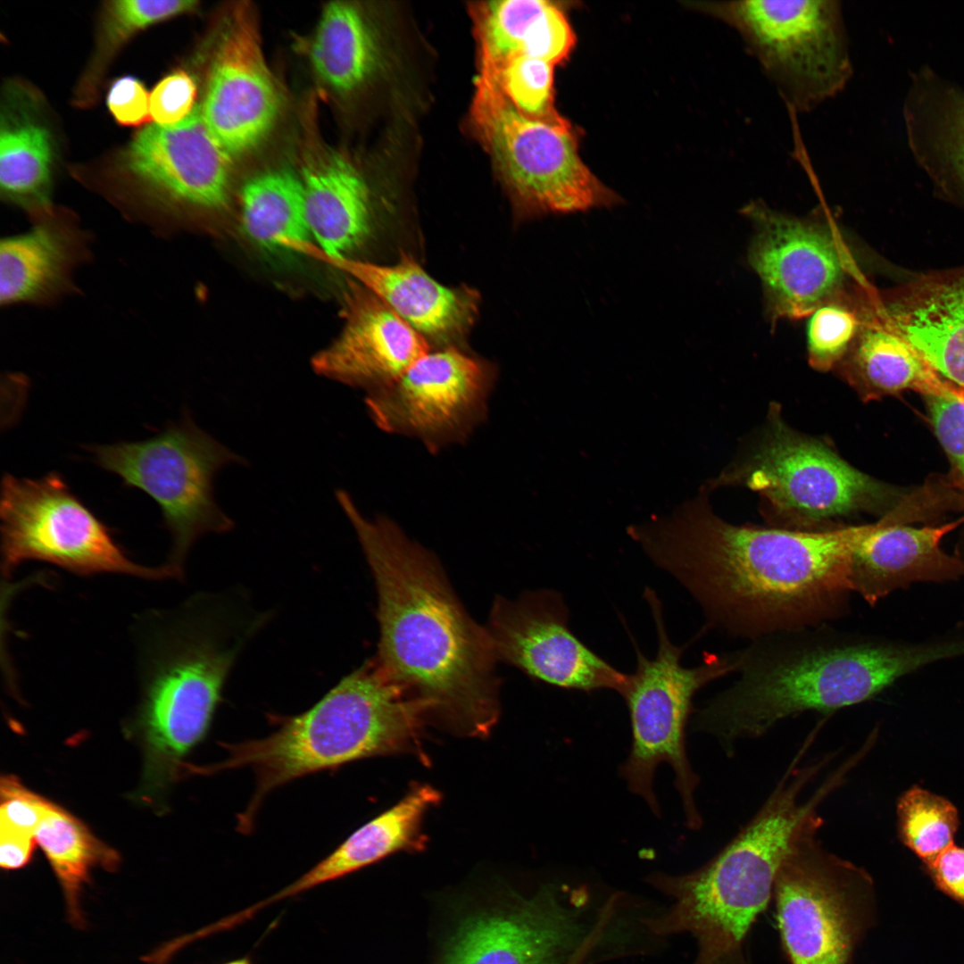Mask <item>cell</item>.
Instances as JSON below:
<instances>
[{"instance_id": "cell-42", "label": "cell", "mask_w": 964, "mask_h": 964, "mask_svg": "<svg viewBox=\"0 0 964 964\" xmlns=\"http://www.w3.org/2000/svg\"><path fill=\"white\" fill-rule=\"evenodd\" d=\"M924 864L935 885L964 905V848L953 844Z\"/></svg>"}, {"instance_id": "cell-40", "label": "cell", "mask_w": 964, "mask_h": 964, "mask_svg": "<svg viewBox=\"0 0 964 964\" xmlns=\"http://www.w3.org/2000/svg\"><path fill=\"white\" fill-rule=\"evenodd\" d=\"M197 87L186 71L178 70L162 79L149 95L151 119L159 125H173L194 111Z\"/></svg>"}, {"instance_id": "cell-14", "label": "cell", "mask_w": 964, "mask_h": 964, "mask_svg": "<svg viewBox=\"0 0 964 964\" xmlns=\"http://www.w3.org/2000/svg\"><path fill=\"white\" fill-rule=\"evenodd\" d=\"M753 234L748 260L758 275L772 321L809 316L849 285L866 280L827 220L798 218L762 201L743 208Z\"/></svg>"}, {"instance_id": "cell-21", "label": "cell", "mask_w": 964, "mask_h": 964, "mask_svg": "<svg viewBox=\"0 0 964 964\" xmlns=\"http://www.w3.org/2000/svg\"><path fill=\"white\" fill-rule=\"evenodd\" d=\"M293 252L344 272L425 337L440 342L457 339L471 328L478 314L477 292L440 284L408 254L395 264L381 265L327 253L312 241L297 244Z\"/></svg>"}, {"instance_id": "cell-48", "label": "cell", "mask_w": 964, "mask_h": 964, "mask_svg": "<svg viewBox=\"0 0 964 964\" xmlns=\"http://www.w3.org/2000/svg\"><path fill=\"white\" fill-rule=\"evenodd\" d=\"M961 519H962V520L964 521V517H962Z\"/></svg>"}, {"instance_id": "cell-16", "label": "cell", "mask_w": 964, "mask_h": 964, "mask_svg": "<svg viewBox=\"0 0 964 964\" xmlns=\"http://www.w3.org/2000/svg\"><path fill=\"white\" fill-rule=\"evenodd\" d=\"M569 619L561 594L540 589L516 599L495 598L486 629L497 661L553 686L584 692L609 689L622 696L630 674L586 646L569 628Z\"/></svg>"}, {"instance_id": "cell-25", "label": "cell", "mask_w": 964, "mask_h": 964, "mask_svg": "<svg viewBox=\"0 0 964 964\" xmlns=\"http://www.w3.org/2000/svg\"><path fill=\"white\" fill-rule=\"evenodd\" d=\"M37 220L29 231L1 241L3 304L54 299L71 288V272L86 257V234L76 221L54 211Z\"/></svg>"}, {"instance_id": "cell-34", "label": "cell", "mask_w": 964, "mask_h": 964, "mask_svg": "<svg viewBox=\"0 0 964 964\" xmlns=\"http://www.w3.org/2000/svg\"><path fill=\"white\" fill-rule=\"evenodd\" d=\"M874 288L867 279L854 282L809 315L807 350L809 362L814 369L832 370L846 355L859 332Z\"/></svg>"}, {"instance_id": "cell-15", "label": "cell", "mask_w": 964, "mask_h": 964, "mask_svg": "<svg viewBox=\"0 0 964 964\" xmlns=\"http://www.w3.org/2000/svg\"><path fill=\"white\" fill-rule=\"evenodd\" d=\"M493 379L486 362L448 346L428 352L365 403L380 429L417 437L436 452L462 442L485 419Z\"/></svg>"}, {"instance_id": "cell-47", "label": "cell", "mask_w": 964, "mask_h": 964, "mask_svg": "<svg viewBox=\"0 0 964 964\" xmlns=\"http://www.w3.org/2000/svg\"><path fill=\"white\" fill-rule=\"evenodd\" d=\"M955 387H956V390H957V392H958V393H959V394H960V395H961L962 397H964V388H962V387H958V386H955Z\"/></svg>"}, {"instance_id": "cell-3", "label": "cell", "mask_w": 964, "mask_h": 964, "mask_svg": "<svg viewBox=\"0 0 964 964\" xmlns=\"http://www.w3.org/2000/svg\"><path fill=\"white\" fill-rule=\"evenodd\" d=\"M828 625L770 635L737 652L736 679L695 713L694 728L725 750L804 711L829 713L877 695L939 656Z\"/></svg>"}, {"instance_id": "cell-41", "label": "cell", "mask_w": 964, "mask_h": 964, "mask_svg": "<svg viewBox=\"0 0 964 964\" xmlns=\"http://www.w3.org/2000/svg\"><path fill=\"white\" fill-rule=\"evenodd\" d=\"M107 106L115 121L122 126H139L151 119L146 88L131 76L113 81L108 91Z\"/></svg>"}, {"instance_id": "cell-24", "label": "cell", "mask_w": 964, "mask_h": 964, "mask_svg": "<svg viewBox=\"0 0 964 964\" xmlns=\"http://www.w3.org/2000/svg\"><path fill=\"white\" fill-rule=\"evenodd\" d=\"M909 147L935 191L964 209V88L925 66L903 105Z\"/></svg>"}, {"instance_id": "cell-27", "label": "cell", "mask_w": 964, "mask_h": 964, "mask_svg": "<svg viewBox=\"0 0 964 964\" xmlns=\"http://www.w3.org/2000/svg\"><path fill=\"white\" fill-rule=\"evenodd\" d=\"M440 800L430 785L412 788L400 802L350 835L332 852L292 884L261 902L265 908L345 877L402 850H420L427 810Z\"/></svg>"}, {"instance_id": "cell-12", "label": "cell", "mask_w": 964, "mask_h": 964, "mask_svg": "<svg viewBox=\"0 0 964 964\" xmlns=\"http://www.w3.org/2000/svg\"><path fill=\"white\" fill-rule=\"evenodd\" d=\"M2 572L29 561L71 573L127 575L149 580L178 578L167 564L132 561L111 529L52 471L38 478L4 473L0 496Z\"/></svg>"}, {"instance_id": "cell-4", "label": "cell", "mask_w": 964, "mask_h": 964, "mask_svg": "<svg viewBox=\"0 0 964 964\" xmlns=\"http://www.w3.org/2000/svg\"><path fill=\"white\" fill-rule=\"evenodd\" d=\"M221 599L198 594L150 610L132 626L145 778L164 785L206 735L225 681L263 619L240 617Z\"/></svg>"}, {"instance_id": "cell-35", "label": "cell", "mask_w": 964, "mask_h": 964, "mask_svg": "<svg viewBox=\"0 0 964 964\" xmlns=\"http://www.w3.org/2000/svg\"><path fill=\"white\" fill-rule=\"evenodd\" d=\"M196 4L197 2L190 0L109 2L103 13L94 58L80 85L79 100L84 104L92 101L106 64L133 35L149 26L191 12Z\"/></svg>"}, {"instance_id": "cell-37", "label": "cell", "mask_w": 964, "mask_h": 964, "mask_svg": "<svg viewBox=\"0 0 964 964\" xmlns=\"http://www.w3.org/2000/svg\"><path fill=\"white\" fill-rule=\"evenodd\" d=\"M554 65L538 58L514 55L479 72L492 77L509 101L523 114L536 119L559 115L553 106Z\"/></svg>"}, {"instance_id": "cell-11", "label": "cell", "mask_w": 964, "mask_h": 964, "mask_svg": "<svg viewBox=\"0 0 964 964\" xmlns=\"http://www.w3.org/2000/svg\"><path fill=\"white\" fill-rule=\"evenodd\" d=\"M94 461L140 489L159 505L171 547L165 564L178 578L194 543L210 532L230 530L233 521L217 505L215 474L242 459L198 428L188 414L142 441L86 445Z\"/></svg>"}, {"instance_id": "cell-28", "label": "cell", "mask_w": 964, "mask_h": 964, "mask_svg": "<svg viewBox=\"0 0 964 964\" xmlns=\"http://www.w3.org/2000/svg\"><path fill=\"white\" fill-rule=\"evenodd\" d=\"M478 45L479 65L514 55L544 60L553 65L568 58L576 37L556 4L545 0H498L470 6Z\"/></svg>"}, {"instance_id": "cell-23", "label": "cell", "mask_w": 964, "mask_h": 964, "mask_svg": "<svg viewBox=\"0 0 964 964\" xmlns=\"http://www.w3.org/2000/svg\"><path fill=\"white\" fill-rule=\"evenodd\" d=\"M964 521L913 528L895 507L869 529L852 553L850 585L852 593L870 605L890 593L915 582H943L964 577V561L940 547L945 535Z\"/></svg>"}, {"instance_id": "cell-18", "label": "cell", "mask_w": 964, "mask_h": 964, "mask_svg": "<svg viewBox=\"0 0 964 964\" xmlns=\"http://www.w3.org/2000/svg\"><path fill=\"white\" fill-rule=\"evenodd\" d=\"M230 155L195 106L173 125L150 124L138 131L124 156L125 168L164 218L179 206L215 209L229 198Z\"/></svg>"}, {"instance_id": "cell-20", "label": "cell", "mask_w": 964, "mask_h": 964, "mask_svg": "<svg viewBox=\"0 0 964 964\" xmlns=\"http://www.w3.org/2000/svg\"><path fill=\"white\" fill-rule=\"evenodd\" d=\"M341 332L312 360L325 378L379 392L429 352L427 338L363 287L350 280Z\"/></svg>"}, {"instance_id": "cell-29", "label": "cell", "mask_w": 964, "mask_h": 964, "mask_svg": "<svg viewBox=\"0 0 964 964\" xmlns=\"http://www.w3.org/2000/svg\"><path fill=\"white\" fill-rule=\"evenodd\" d=\"M301 178L310 237L325 253L347 255L370 229L365 179L348 159L337 154L305 167Z\"/></svg>"}, {"instance_id": "cell-6", "label": "cell", "mask_w": 964, "mask_h": 964, "mask_svg": "<svg viewBox=\"0 0 964 964\" xmlns=\"http://www.w3.org/2000/svg\"><path fill=\"white\" fill-rule=\"evenodd\" d=\"M428 720L422 705L372 658L306 711L277 716V729L269 735L222 744L225 758L200 770L252 769L255 788L238 826L250 831L262 801L275 789L353 760L414 750Z\"/></svg>"}, {"instance_id": "cell-31", "label": "cell", "mask_w": 964, "mask_h": 964, "mask_svg": "<svg viewBox=\"0 0 964 964\" xmlns=\"http://www.w3.org/2000/svg\"><path fill=\"white\" fill-rule=\"evenodd\" d=\"M37 844L46 856L62 887L68 919L85 927L80 899L93 868L113 871L118 853L94 836L78 819L52 803L35 832Z\"/></svg>"}, {"instance_id": "cell-36", "label": "cell", "mask_w": 964, "mask_h": 964, "mask_svg": "<svg viewBox=\"0 0 964 964\" xmlns=\"http://www.w3.org/2000/svg\"><path fill=\"white\" fill-rule=\"evenodd\" d=\"M897 817L901 841L923 862L953 844L959 813L943 796L914 785L900 797Z\"/></svg>"}, {"instance_id": "cell-44", "label": "cell", "mask_w": 964, "mask_h": 964, "mask_svg": "<svg viewBox=\"0 0 964 964\" xmlns=\"http://www.w3.org/2000/svg\"><path fill=\"white\" fill-rule=\"evenodd\" d=\"M721 964H749V962L740 949L728 956Z\"/></svg>"}, {"instance_id": "cell-2", "label": "cell", "mask_w": 964, "mask_h": 964, "mask_svg": "<svg viewBox=\"0 0 964 964\" xmlns=\"http://www.w3.org/2000/svg\"><path fill=\"white\" fill-rule=\"evenodd\" d=\"M337 498L375 583L377 665L428 720L486 735L499 716L500 681L486 627L466 611L432 553L387 518H364L344 490Z\"/></svg>"}, {"instance_id": "cell-1", "label": "cell", "mask_w": 964, "mask_h": 964, "mask_svg": "<svg viewBox=\"0 0 964 964\" xmlns=\"http://www.w3.org/2000/svg\"><path fill=\"white\" fill-rule=\"evenodd\" d=\"M701 495L628 528L700 606L709 627L750 642L850 612V562L869 524L804 531L736 526Z\"/></svg>"}, {"instance_id": "cell-43", "label": "cell", "mask_w": 964, "mask_h": 964, "mask_svg": "<svg viewBox=\"0 0 964 964\" xmlns=\"http://www.w3.org/2000/svg\"><path fill=\"white\" fill-rule=\"evenodd\" d=\"M36 839L0 831V865L6 870L18 869L27 865L33 853Z\"/></svg>"}, {"instance_id": "cell-19", "label": "cell", "mask_w": 964, "mask_h": 964, "mask_svg": "<svg viewBox=\"0 0 964 964\" xmlns=\"http://www.w3.org/2000/svg\"><path fill=\"white\" fill-rule=\"evenodd\" d=\"M581 915L580 904L544 887L511 910L463 922L443 964H560L585 943Z\"/></svg>"}, {"instance_id": "cell-32", "label": "cell", "mask_w": 964, "mask_h": 964, "mask_svg": "<svg viewBox=\"0 0 964 964\" xmlns=\"http://www.w3.org/2000/svg\"><path fill=\"white\" fill-rule=\"evenodd\" d=\"M52 142L48 130L29 117L4 115L0 133L2 196L36 219L52 212Z\"/></svg>"}, {"instance_id": "cell-7", "label": "cell", "mask_w": 964, "mask_h": 964, "mask_svg": "<svg viewBox=\"0 0 964 964\" xmlns=\"http://www.w3.org/2000/svg\"><path fill=\"white\" fill-rule=\"evenodd\" d=\"M470 114L521 217L569 215L623 203L582 161L572 126L560 114L552 119L523 114L495 80L481 72Z\"/></svg>"}, {"instance_id": "cell-26", "label": "cell", "mask_w": 964, "mask_h": 964, "mask_svg": "<svg viewBox=\"0 0 964 964\" xmlns=\"http://www.w3.org/2000/svg\"><path fill=\"white\" fill-rule=\"evenodd\" d=\"M837 368L864 400L906 390L924 396L939 395L950 386L888 320L877 302L876 288L859 332Z\"/></svg>"}, {"instance_id": "cell-22", "label": "cell", "mask_w": 964, "mask_h": 964, "mask_svg": "<svg viewBox=\"0 0 964 964\" xmlns=\"http://www.w3.org/2000/svg\"><path fill=\"white\" fill-rule=\"evenodd\" d=\"M877 301L933 370L964 388V265L920 273L877 290Z\"/></svg>"}, {"instance_id": "cell-8", "label": "cell", "mask_w": 964, "mask_h": 964, "mask_svg": "<svg viewBox=\"0 0 964 964\" xmlns=\"http://www.w3.org/2000/svg\"><path fill=\"white\" fill-rule=\"evenodd\" d=\"M643 595L655 626L657 651L649 659L635 647L636 669L622 695L630 715L633 741L620 774L629 790L641 796L658 815L653 775L661 763L669 764L675 772V785L683 801L686 823L691 828H699L702 819L694 796L699 778L687 758L686 727L696 693L709 683L735 672L737 652L713 654L699 665L684 667V647L676 645L669 636L658 594L645 587Z\"/></svg>"}, {"instance_id": "cell-39", "label": "cell", "mask_w": 964, "mask_h": 964, "mask_svg": "<svg viewBox=\"0 0 964 964\" xmlns=\"http://www.w3.org/2000/svg\"><path fill=\"white\" fill-rule=\"evenodd\" d=\"M0 797V831L28 836H34L53 803L29 791L13 776L1 778Z\"/></svg>"}, {"instance_id": "cell-45", "label": "cell", "mask_w": 964, "mask_h": 964, "mask_svg": "<svg viewBox=\"0 0 964 964\" xmlns=\"http://www.w3.org/2000/svg\"><path fill=\"white\" fill-rule=\"evenodd\" d=\"M586 946H587V944H586H586L582 945V946H581V947H580V948H579V949H578V951H577V952H575V954H574V955H573V957H572V960H570L569 961V963H568V964H579V963H580V960H581V957H583V953H584V952H585V951L586 950V948H587Z\"/></svg>"}, {"instance_id": "cell-30", "label": "cell", "mask_w": 964, "mask_h": 964, "mask_svg": "<svg viewBox=\"0 0 964 964\" xmlns=\"http://www.w3.org/2000/svg\"><path fill=\"white\" fill-rule=\"evenodd\" d=\"M310 56L319 78L337 93L347 95L371 78L378 64L379 49L361 9L336 1L322 10Z\"/></svg>"}, {"instance_id": "cell-10", "label": "cell", "mask_w": 964, "mask_h": 964, "mask_svg": "<svg viewBox=\"0 0 964 964\" xmlns=\"http://www.w3.org/2000/svg\"><path fill=\"white\" fill-rule=\"evenodd\" d=\"M816 814L777 875L773 899L790 964H851L874 916V885L862 868L827 850Z\"/></svg>"}, {"instance_id": "cell-38", "label": "cell", "mask_w": 964, "mask_h": 964, "mask_svg": "<svg viewBox=\"0 0 964 964\" xmlns=\"http://www.w3.org/2000/svg\"><path fill=\"white\" fill-rule=\"evenodd\" d=\"M924 397L936 436L955 470V483L964 489V397L951 383L947 392Z\"/></svg>"}, {"instance_id": "cell-46", "label": "cell", "mask_w": 964, "mask_h": 964, "mask_svg": "<svg viewBox=\"0 0 964 964\" xmlns=\"http://www.w3.org/2000/svg\"><path fill=\"white\" fill-rule=\"evenodd\" d=\"M221 964H253L252 960L248 957L238 958L231 960L229 961Z\"/></svg>"}, {"instance_id": "cell-33", "label": "cell", "mask_w": 964, "mask_h": 964, "mask_svg": "<svg viewBox=\"0 0 964 964\" xmlns=\"http://www.w3.org/2000/svg\"><path fill=\"white\" fill-rule=\"evenodd\" d=\"M240 203L243 228L259 245L288 250L311 241L301 176L287 170L260 173L245 182Z\"/></svg>"}, {"instance_id": "cell-13", "label": "cell", "mask_w": 964, "mask_h": 964, "mask_svg": "<svg viewBox=\"0 0 964 964\" xmlns=\"http://www.w3.org/2000/svg\"><path fill=\"white\" fill-rule=\"evenodd\" d=\"M727 483L758 492L780 528L793 530H823L828 521L870 509L886 495L879 483L778 417L749 457L711 486Z\"/></svg>"}, {"instance_id": "cell-9", "label": "cell", "mask_w": 964, "mask_h": 964, "mask_svg": "<svg viewBox=\"0 0 964 964\" xmlns=\"http://www.w3.org/2000/svg\"><path fill=\"white\" fill-rule=\"evenodd\" d=\"M735 29L786 103L806 112L840 93L852 73L841 2L691 1Z\"/></svg>"}, {"instance_id": "cell-17", "label": "cell", "mask_w": 964, "mask_h": 964, "mask_svg": "<svg viewBox=\"0 0 964 964\" xmlns=\"http://www.w3.org/2000/svg\"><path fill=\"white\" fill-rule=\"evenodd\" d=\"M200 107L209 129L230 156L256 147L277 121L280 96L248 5L235 7L223 24Z\"/></svg>"}, {"instance_id": "cell-5", "label": "cell", "mask_w": 964, "mask_h": 964, "mask_svg": "<svg viewBox=\"0 0 964 964\" xmlns=\"http://www.w3.org/2000/svg\"><path fill=\"white\" fill-rule=\"evenodd\" d=\"M828 759L790 766L763 806L740 833L699 869L679 877L656 874L652 883L673 898L669 911L649 922L659 935L691 933L694 964H721L742 949L773 897L778 870L806 823L845 779L835 770L808 798L803 791Z\"/></svg>"}]
</instances>
